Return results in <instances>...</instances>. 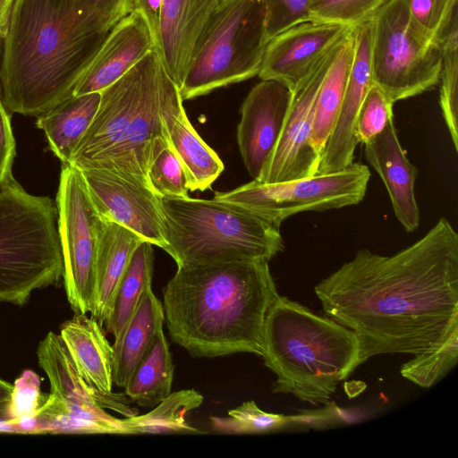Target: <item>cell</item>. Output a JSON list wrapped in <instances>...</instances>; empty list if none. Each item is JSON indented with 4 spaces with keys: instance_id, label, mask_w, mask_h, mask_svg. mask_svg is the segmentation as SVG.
Here are the masks:
<instances>
[{
    "instance_id": "obj_15",
    "label": "cell",
    "mask_w": 458,
    "mask_h": 458,
    "mask_svg": "<svg viewBox=\"0 0 458 458\" xmlns=\"http://www.w3.org/2000/svg\"><path fill=\"white\" fill-rule=\"evenodd\" d=\"M352 28L314 21L296 23L269 39L258 75L261 80L277 81L293 91Z\"/></svg>"
},
{
    "instance_id": "obj_3",
    "label": "cell",
    "mask_w": 458,
    "mask_h": 458,
    "mask_svg": "<svg viewBox=\"0 0 458 458\" xmlns=\"http://www.w3.org/2000/svg\"><path fill=\"white\" fill-rule=\"evenodd\" d=\"M278 295L268 262H217L177 267L162 305L171 339L191 356H261L265 318Z\"/></svg>"
},
{
    "instance_id": "obj_16",
    "label": "cell",
    "mask_w": 458,
    "mask_h": 458,
    "mask_svg": "<svg viewBox=\"0 0 458 458\" xmlns=\"http://www.w3.org/2000/svg\"><path fill=\"white\" fill-rule=\"evenodd\" d=\"M293 91L275 80H261L244 99L237 142L253 180L261 174L280 138Z\"/></svg>"
},
{
    "instance_id": "obj_39",
    "label": "cell",
    "mask_w": 458,
    "mask_h": 458,
    "mask_svg": "<svg viewBox=\"0 0 458 458\" xmlns=\"http://www.w3.org/2000/svg\"><path fill=\"white\" fill-rule=\"evenodd\" d=\"M10 118V114L0 98V187L13 176L12 166L16 153Z\"/></svg>"
},
{
    "instance_id": "obj_33",
    "label": "cell",
    "mask_w": 458,
    "mask_h": 458,
    "mask_svg": "<svg viewBox=\"0 0 458 458\" xmlns=\"http://www.w3.org/2000/svg\"><path fill=\"white\" fill-rule=\"evenodd\" d=\"M227 417L211 416L212 429L224 434L267 433L293 427V416L262 411L247 401L228 411Z\"/></svg>"
},
{
    "instance_id": "obj_19",
    "label": "cell",
    "mask_w": 458,
    "mask_h": 458,
    "mask_svg": "<svg viewBox=\"0 0 458 458\" xmlns=\"http://www.w3.org/2000/svg\"><path fill=\"white\" fill-rule=\"evenodd\" d=\"M155 48L149 28L138 13H130L110 30L98 52L76 85L73 95L100 92Z\"/></svg>"
},
{
    "instance_id": "obj_5",
    "label": "cell",
    "mask_w": 458,
    "mask_h": 458,
    "mask_svg": "<svg viewBox=\"0 0 458 458\" xmlns=\"http://www.w3.org/2000/svg\"><path fill=\"white\" fill-rule=\"evenodd\" d=\"M164 250L177 267L208 263L269 262L284 249L279 228L233 203L161 198Z\"/></svg>"
},
{
    "instance_id": "obj_42",
    "label": "cell",
    "mask_w": 458,
    "mask_h": 458,
    "mask_svg": "<svg viewBox=\"0 0 458 458\" xmlns=\"http://www.w3.org/2000/svg\"><path fill=\"white\" fill-rule=\"evenodd\" d=\"M15 0H0V36L4 38L8 32Z\"/></svg>"
},
{
    "instance_id": "obj_7",
    "label": "cell",
    "mask_w": 458,
    "mask_h": 458,
    "mask_svg": "<svg viewBox=\"0 0 458 458\" xmlns=\"http://www.w3.org/2000/svg\"><path fill=\"white\" fill-rule=\"evenodd\" d=\"M268 40L262 0H220L194 45L182 100L258 75Z\"/></svg>"
},
{
    "instance_id": "obj_20",
    "label": "cell",
    "mask_w": 458,
    "mask_h": 458,
    "mask_svg": "<svg viewBox=\"0 0 458 458\" xmlns=\"http://www.w3.org/2000/svg\"><path fill=\"white\" fill-rule=\"evenodd\" d=\"M364 146L365 157L382 179L395 217L407 233L414 232L420 218L414 192L418 170L401 146L394 116Z\"/></svg>"
},
{
    "instance_id": "obj_43",
    "label": "cell",
    "mask_w": 458,
    "mask_h": 458,
    "mask_svg": "<svg viewBox=\"0 0 458 458\" xmlns=\"http://www.w3.org/2000/svg\"><path fill=\"white\" fill-rule=\"evenodd\" d=\"M13 389V385L0 378V416L6 419H8L7 405L11 400Z\"/></svg>"
},
{
    "instance_id": "obj_32",
    "label": "cell",
    "mask_w": 458,
    "mask_h": 458,
    "mask_svg": "<svg viewBox=\"0 0 458 458\" xmlns=\"http://www.w3.org/2000/svg\"><path fill=\"white\" fill-rule=\"evenodd\" d=\"M458 21L442 43L439 103L454 148L458 151Z\"/></svg>"
},
{
    "instance_id": "obj_12",
    "label": "cell",
    "mask_w": 458,
    "mask_h": 458,
    "mask_svg": "<svg viewBox=\"0 0 458 458\" xmlns=\"http://www.w3.org/2000/svg\"><path fill=\"white\" fill-rule=\"evenodd\" d=\"M164 67L158 51L154 48L100 91L97 113L77 145L70 165L98 161L123 140Z\"/></svg>"
},
{
    "instance_id": "obj_28",
    "label": "cell",
    "mask_w": 458,
    "mask_h": 458,
    "mask_svg": "<svg viewBox=\"0 0 458 458\" xmlns=\"http://www.w3.org/2000/svg\"><path fill=\"white\" fill-rule=\"evenodd\" d=\"M154 272L153 244L142 241L133 251L131 259L114 290L103 322L106 330L116 343L141 296L151 286Z\"/></svg>"
},
{
    "instance_id": "obj_23",
    "label": "cell",
    "mask_w": 458,
    "mask_h": 458,
    "mask_svg": "<svg viewBox=\"0 0 458 458\" xmlns=\"http://www.w3.org/2000/svg\"><path fill=\"white\" fill-rule=\"evenodd\" d=\"M97 235L95 285L89 314L103 326L114 290L133 251L144 240L130 229L99 216Z\"/></svg>"
},
{
    "instance_id": "obj_18",
    "label": "cell",
    "mask_w": 458,
    "mask_h": 458,
    "mask_svg": "<svg viewBox=\"0 0 458 458\" xmlns=\"http://www.w3.org/2000/svg\"><path fill=\"white\" fill-rule=\"evenodd\" d=\"M182 101L178 86L168 75L160 106L165 132L181 160L189 191H204L211 187L225 166L191 125Z\"/></svg>"
},
{
    "instance_id": "obj_26",
    "label": "cell",
    "mask_w": 458,
    "mask_h": 458,
    "mask_svg": "<svg viewBox=\"0 0 458 458\" xmlns=\"http://www.w3.org/2000/svg\"><path fill=\"white\" fill-rule=\"evenodd\" d=\"M352 29L341 40L316 97L311 143L320 156L333 130L344 98L354 53Z\"/></svg>"
},
{
    "instance_id": "obj_17",
    "label": "cell",
    "mask_w": 458,
    "mask_h": 458,
    "mask_svg": "<svg viewBox=\"0 0 458 458\" xmlns=\"http://www.w3.org/2000/svg\"><path fill=\"white\" fill-rule=\"evenodd\" d=\"M354 53L348 81L333 130L322 150L317 174L341 170L353 162L358 145L355 123L360 107L372 87L371 21L356 25Z\"/></svg>"
},
{
    "instance_id": "obj_22",
    "label": "cell",
    "mask_w": 458,
    "mask_h": 458,
    "mask_svg": "<svg viewBox=\"0 0 458 458\" xmlns=\"http://www.w3.org/2000/svg\"><path fill=\"white\" fill-rule=\"evenodd\" d=\"M59 335L82 379L99 391L112 392L114 348L102 325L91 316L76 314L61 326Z\"/></svg>"
},
{
    "instance_id": "obj_34",
    "label": "cell",
    "mask_w": 458,
    "mask_h": 458,
    "mask_svg": "<svg viewBox=\"0 0 458 458\" xmlns=\"http://www.w3.org/2000/svg\"><path fill=\"white\" fill-rule=\"evenodd\" d=\"M390 0H315L308 21L354 27L370 21Z\"/></svg>"
},
{
    "instance_id": "obj_8",
    "label": "cell",
    "mask_w": 458,
    "mask_h": 458,
    "mask_svg": "<svg viewBox=\"0 0 458 458\" xmlns=\"http://www.w3.org/2000/svg\"><path fill=\"white\" fill-rule=\"evenodd\" d=\"M39 366L50 383V394L38 410L41 433L123 434V419L139 414L123 394L106 393L78 374L59 335L49 332L37 350Z\"/></svg>"
},
{
    "instance_id": "obj_4",
    "label": "cell",
    "mask_w": 458,
    "mask_h": 458,
    "mask_svg": "<svg viewBox=\"0 0 458 458\" xmlns=\"http://www.w3.org/2000/svg\"><path fill=\"white\" fill-rule=\"evenodd\" d=\"M360 355L359 337L350 328L285 296L271 304L261 357L276 376L273 393L328 403L338 385L360 365Z\"/></svg>"
},
{
    "instance_id": "obj_9",
    "label": "cell",
    "mask_w": 458,
    "mask_h": 458,
    "mask_svg": "<svg viewBox=\"0 0 458 458\" xmlns=\"http://www.w3.org/2000/svg\"><path fill=\"white\" fill-rule=\"evenodd\" d=\"M370 21L373 83L393 104L439 82L442 45L414 22L405 0H390Z\"/></svg>"
},
{
    "instance_id": "obj_31",
    "label": "cell",
    "mask_w": 458,
    "mask_h": 458,
    "mask_svg": "<svg viewBox=\"0 0 458 458\" xmlns=\"http://www.w3.org/2000/svg\"><path fill=\"white\" fill-rule=\"evenodd\" d=\"M148 177L152 191L159 198L189 197L182 165L172 148L165 129L164 134L154 145Z\"/></svg>"
},
{
    "instance_id": "obj_13",
    "label": "cell",
    "mask_w": 458,
    "mask_h": 458,
    "mask_svg": "<svg viewBox=\"0 0 458 458\" xmlns=\"http://www.w3.org/2000/svg\"><path fill=\"white\" fill-rule=\"evenodd\" d=\"M340 42L318 59L293 90L280 138L258 181L279 182L317 174L320 154L311 143L315 100Z\"/></svg>"
},
{
    "instance_id": "obj_29",
    "label": "cell",
    "mask_w": 458,
    "mask_h": 458,
    "mask_svg": "<svg viewBox=\"0 0 458 458\" xmlns=\"http://www.w3.org/2000/svg\"><path fill=\"white\" fill-rule=\"evenodd\" d=\"M203 401V395L195 389L171 393L148 412L123 419L125 435L204 434L205 431L189 425L185 418L188 412L199 407Z\"/></svg>"
},
{
    "instance_id": "obj_2",
    "label": "cell",
    "mask_w": 458,
    "mask_h": 458,
    "mask_svg": "<svg viewBox=\"0 0 458 458\" xmlns=\"http://www.w3.org/2000/svg\"><path fill=\"white\" fill-rule=\"evenodd\" d=\"M111 29L74 0H15L0 64L5 107L38 117L72 96Z\"/></svg>"
},
{
    "instance_id": "obj_41",
    "label": "cell",
    "mask_w": 458,
    "mask_h": 458,
    "mask_svg": "<svg viewBox=\"0 0 458 458\" xmlns=\"http://www.w3.org/2000/svg\"><path fill=\"white\" fill-rule=\"evenodd\" d=\"M162 0H128L130 13H138L145 19L154 41L157 47L160 30Z\"/></svg>"
},
{
    "instance_id": "obj_11",
    "label": "cell",
    "mask_w": 458,
    "mask_h": 458,
    "mask_svg": "<svg viewBox=\"0 0 458 458\" xmlns=\"http://www.w3.org/2000/svg\"><path fill=\"white\" fill-rule=\"evenodd\" d=\"M67 300L76 314L89 313L95 285L98 216L80 171L63 165L55 200Z\"/></svg>"
},
{
    "instance_id": "obj_25",
    "label": "cell",
    "mask_w": 458,
    "mask_h": 458,
    "mask_svg": "<svg viewBox=\"0 0 458 458\" xmlns=\"http://www.w3.org/2000/svg\"><path fill=\"white\" fill-rule=\"evenodd\" d=\"M165 314L162 302L148 287L125 326L114 348V383L126 386L132 371L163 327Z\"/></svg>"
},
{
    "instance_id": "obj_14",
    "label": "cell",
    "mask_w": 458,
    "mask_h": 458,
    "mask_svg": "<svg viewBox=\"0 0 458 458\" xmlns=\"http://www.w3.org/2000/svg\"><path fill=\"white\" fill-rule=\"evenodd\" d=\"M74 166L84 180L99 217L115 222L142 240L165 249L161 198L109 171L82 165Z\"/></svg>"
},
{
    "instance_id": "obj_35",
    "label": "cell",
    "mask_w": 458,
    "mask_h": 458,
    "mask_svg": "<svg viewBox=\"0 0 458 458\" xmlns=\"http://www.w3.org/2000/svg\"><path fill=\"white\" fill-rule=\"evenodd\" d=\"M414 22L434 42L442 45L457 20V0H405Z\"/></svg>"
},
{
    "instance_id": "obj_37",
    "label": "cell",
    "mask_w": 458,
    "mask_h": 458,
    "mask_svg": "<svg viewBox=\"0 0 458 458\" xmlns=\"http://www.w3.org/2000/svg\"><path fill=\"white\" fill-rule=\"evenodd\" d=\"M45 398L40 393L38 375L30 369L24 370L14 382L6 410L8 419L36 416Z\"/></svg>"
},
{
    "instance_id": "obj_36",
    "label": "cell",
    "mask_w": 458,
    "mask_h": 458,
    "mask_svg": "<svg viewBox=\"0 0 458 458\" xmlns=\"http://www.w3.org/2000/svg\"><path fill=\"white\" fill-rule=\"evenodd\" d=\"M394 104L376 86L372 85L358 113L355 123V138L364 144L380 133L388 120L394 116Z\"/></svg>"
},
{
    "instance_id": "obj_44",
    "label": "cell",
    "mask_w": 458,
    "mask_h": 458,
    "mask_svg": "<svg viewBox=\"0 0 458 458\" xmlns=\"http://www.w3.org/2000/svg\"><path fill=\"white\" fill-rule=\"evenodd\" d=\"M3 44H4V38L0 36V64H1V57H2V51H3ZM0 98H1V85H0Z\"/></svg>"
},
{
    "instance_id": "obj_10",
    "label": "cell",
    "mask_w": 458,
    "mask_h": 458,
    "mask_svg": "<svg viewBox=\"0 0 458 458\" xmlns=\"http://www.w3.org/2000/svg\"><path fill=\"white\" fill-rule=\"evenodd\" d=\"M370 172L352 162L327 174L279 182L252 180L228 191H215V199L240 206L276 227L290 216L357 205L365 197Z\"/></svg>"
},
{
    "instance_id": "obj_27",
    "label": "cell",
    "mask_w": 458,
    "mask_h": 458,
    "mask_svg": "<svg viewBox=\"0 0 458 458\" xmlns=\"http://www.w3.org/2000/svg\"><path fill=\"white\" fill-rule=\"evenodd\" d=\"M174 372L172 354L161 327L132 371L124 394L138 406L153 408L172 393Z\"/></svg>"
},
{
    "instance_id": "obj_40",
    "label": "cell",
    "mask_w": 458,
    "mask_h": 458,
    "mask_svg": "<svg viewBox=\"0 0 458 458\" xmlns=\"http://www.w3.org/2000/svg\"><path fill=\"white\" fill-rule=\"evenodd\" d=\"M74 2L99 17L110 28L129 13L128 0H74Z\"/></svg>"
},
{
    "instance_id": "obj_30",
    "label": "cell",
    "mask_w": 458,
    "mask_h": 458,
    "mask_svg": "<svg viewBox=\"0 0 458 458\" xmlns=\"http://www.w3.org/2000/svg\"><path fill=\"white\" fill-rule=\"evenodd\" d=\"M458 360V330L428 351L413 356L401 367V375L423 388L443 379Z\"/></svg>"
},
{
    "instance_id": "obj_21",
    "label": "cell",
    "mask_w": 458,
    "mask_h": 458,
    "mask_svg": "<svg viewBox=\"0 0 458 458\" xmlns=\"http://www.w3.org/2000/svg\"><path fill=\"white\" fill-rule=\"evenodd\" d=\"M220 0H162L157 50L167 73L181 87L194 45Z\"/></svg>"
},
{
    "instance_id": "obj_38",
    "label": "cell",
    "mask_w": 458,
    "mask_h": 458,
    "mask_svg": "<svg viewBox=\"0 0 458 458\" xmlns=\"http://www.w3.org/2000/svg\"><path fill=\"white\" fill-rule=\"evenodd\" d=\"M266 9L268 39L293 25L308 21L315 0H262ZM269 41V40H268Z\"/></svg>"
},
{
    "instance_id": "obj_6",
    "label": "cell",
    "mask_w": 458,
    "mask_h": 458,
    "mask_svg": "<svg viewBox=\"0 0 458 458\" xmlns=\"http://www.w3.org/2000/svg\"><path fill=\"white\" fill-rule=\"evenodd\" d=\"M57 209L13 176L0 187V301L23 305L36 289L63 276Z\"/></svg>"
},
{
    "instance_id": "obj_24",
    "label": "cell",
    "mask_w": 458,
    "mask_h": 458,
    "mask_svg": "<svg viewBox=\"0 0 458 458\" xmlns=\"http://www.w3.org/2000/svg\"><path fill=\"white\" fill-rule=\"evenodd\" d=\"M100 92L71 96L37 118V127L46 135L48 148L63 165L72 154L90 125L100 102Z\"/></svg>"
},
{
    "instance_id": "obj_1",
    "label": "cell",
    "mask_w": 458,
    "mask_h": 458,
    "mask_svg": "<svg viewBox=\"0 0 458 458\" xmlns=\"http://www.w3.org/2000/svg\"><path fill=\"white\" fill-rule=\"evenodd\" d=\"M314 291L327 317L358 335L360 365L418 355L458 330V233L441 217L393 255L361 249Z\"/></svg>"
}]
</instances>
